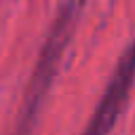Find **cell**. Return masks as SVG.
<instances>
[{
  "label": "cell",
  "mask_w": 135,
  "mask_h": 135,
  "mask_svg": "<svg viewBox=\"0 0 135 135\" xmlns=\"http://www.w3.org/2000/svg\"><path fill=\"white\" fill-rule=\"evenodd\" d=\"M85 0H64L59 12H57V19L47 33V40L40 50V57H38V64L33 69V76H31V83H28V93H26V100H24V107H21V123H19V135H26L31 131L33 121H36V112L55 78V71L59 66V59L71 40V33L76 28V21H78V14H81V7H83Z\"/></svg>",
  "instance_id": "6da1fadb"
},
{
  "label": "cell",
  "mask_w": 135,
  "mask_h": 135,
  "mask_svg": "<svg viewBox=\"0 0 135 135\" xmlns=\"http://www.w3.org/2000/svg\"><path fill=\"white\" fill-rule=\"evenodd\" d=\"M131 78H133V55H131V50H126L116 71H114L112 83L107 85V90H104V95H102V100H100V104H97L83 135H107L112 131L114 121L119 119V114L126 104Z\"/></svg>",
  "instance_id": "7a4b0ae2"
}]
</instances>
